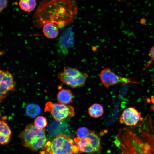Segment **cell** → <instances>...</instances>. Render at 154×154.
I'll use <instances>...</instances> for the list:
<instances>
[{
    "instance_id": "obj_1",
    "label": "cell",
    "mask_w": 154,
    "mask_h": 154,
    "mask_svg": "<svg viewBox=\"0 0 154 154\" xmlns=\"http://www.w3.org/2000/svg\"><path fill=\"white\" fill-rule=\"evenodd\" d=\"M115 142L123 154H154V129L151 116L131 128L121 129Z\"/></svg>"
},
{
    "instance_id": "obj_2",
    "label": "cell",
    "mask_w": 154,
    "mask_h": 154,
    "mask_svg": "<svg viewBox=\"0 0 154 154\" xmlns=\"http://www.w3.org/2000/svg\"><path fill=\"white\" fill-rule=\"evenodd\" d=\"M78 12V7L72 0H44L40 4L33 17L37 27L51 22L58 27H63L73 21Z\"/></svg>"
},
{
    "instance_id": "obj_3",
    "label": "cell",
    "mask_w": 154,
    "mask_h": 154,
    "mask_svg": "<svg viewBox=\"0 0 154 154\" xmlns=\"http://www.w3.org/2000/svg\"><path fill=\"white\" fill-rule=\"evenodd\" d=\"M19 137L23 146L33 151L43 148L47 142L45 129H38L32 124L26 126Z\"/></svg>"
},
{
    "instance_id": "obj_4",
    "label": "cell",
    "mask_w": 154,
    "mask_h": 154,
    "mask_svg": "<svg viewBox=\"0 0 154 154\" xmlns=\"http://www.w3.org/2000/svg\"><path fill=\"white\" fill-rule=\"evenodd\" d=\"M50 147V151L48 154H78L80 152L72 139L62 134L53 139Z\"/></svg>"
},
{
    "instance_id": "obj_5",
    "label": "cell",
    "mask_w": 154,
    "mask_h": 154,
    "mask_svg": "<svg viewBox=\"0 0 154 154\" xmlns=\"http://www.w3.org/2000/svg\"><path fill=\"white\" fill-rule=\"evenodd\" d=\"M86 73H83L77 69L65 66L63 71L59 72L57 77L63 83L72 88L82 86L88 77Z\"/></svg>"
},
{
    "instance_id": "obj_6",
    "label": "cell",
    "mask_w": 154,
    "mask_h": 154,
    "mask_svg": "<svg viewBox=\"0 0 154 154\" xmlns=\"http://www.w3.org/2000/svg\"><path fill=\"white\" fill-rule=\"evenodd\" d=\"M44 111L50 112L54 119L58 122L70 119L75 114L74 109L72 106L50 101L46 103Z\"/></svg>"
},
{
    "instance_id": "obj_7",
    "label": "cell",
    "mask_w": 154,
    "mask_h": 154,
    "mask_svg": "<svg viewBox=\"0 0 154 154\" xmlns=\"http://www.w3.org/2000/svg\"><path fill=\"white\" fill-rule=\"evenodd\" d=\"M100 139L96 133L94 131L90 132L87 137L80 139L77 137L74 141L80 152L92 153L99 151L100 148Z\"/></svg>"
},
{
    "instance_id": "obj_8",
    "label": "cell",
    "mask_w": 154,
    "mask_h": 154,
    "mask_svg": "<svg viewBox=\"0 0 154 154\" xmlns=\"http://www.w3.org/2000/svg\"><path fill=\"white\" fill-rule=\"evenodd\" d=\"M99 78L104 85L107 88L119 83L127 84L139 83V82L131 78L120 76L108 68H105L101 71Z\"/></svg>"
},
{
    "instance_id": "obj_9",
    "label": "cell",
    "mask_w": 154,
    "mask_h": 154,
    "mask_svg": "<svg viewBox=\"0 0 154 154\" xmlns=\"http://www.w3.org/2000/svg\"><path fill=\"white\" fill-rule=\"evenodd\" d=\"M143 119L140 113L135 108L130 107L125 109L123 112L119 120L121 124L128 126H135Z\"/></svg>"
},
{
    "instance_id": "obj_10",
    "label": "cell",
    "mask_w": 154,
    "mask_h": 154,
    "mask_svg": "<svg viewBox=\"0 0 154 154\" xmlns=\"http://www.w3.org/2000/svg\"><path fill=\"white\" fill-rule=\"evenodd\" d=\"M0 101L6 96L9 91L14 90L15 84L12 74L8 71H0Z\"/></svg>"
},
{
    "instance_id": "obj_11",
    "label": "cell",
    "mask_w": 154,
    "mask_h": 154,
    "mask_svg": "<svg viewBox=\"0 0 154 154\" xmlns=\"http://www.w3.org/2000/svg\"><path fill=\"white\" fill-rule=\"evenodd\" d=\"M72 31L71 29H67L63 32L60 37L59 44L62 48L66 49L70 47L73 44Z\"/></svg>"
},
{
    "instance_id": "obj_12",
    "label": "cell",
    "mask_w": 154,
    "mask_h": 154,
    "mask_svg": "<svg viewBox=\"0 0 154 154\" xmlns=\"http://www.w3.org/2000/svg\"><path fill=\"white\" fill-rule=\"evenodd\" d=\"M42 31L44 35L49 39H54L58 36V29L57 26L55 23L48 22L43 26Z\"/></svg>"
},
{
    "instance_id": "obj_13",
    "label": "cell",
    "mask_w": 154,
    "mask_h": 154,
    "mask_svg": "<svg viewBox=\"0 0 154 154\" xmlns=\"http://www.w3.org/2000/svg\"><path fill=\"white\" fill-rule=\"evenodd\" d=\"M73 98L71 92L66 89H62L58 93L57 99L58 102L60 103L67 104L70 103Z\"/></svg>"
},
{
    "instance_id": "obj_14",
    "label": "cell",
    "mask_w": 154,
    "mask_h": 154,
    "mask_svg": "<svg viewBox=\"0 0 154 154\" xmlns=\"http://www.w3.org/2000/svg\"><path fill=\"white\" fill-rule=\"evenodd\" d=\"M36 4V0H19V3L21 9L29 13L34 9Z\"/></svg>"
},
{
    "instance_id": "obj_15",
    "label": "cell",
    "mask_w": 154,
    "mask_h": 154,
    "mask_svg": "<svg viewBox=\"0 0 154 154\" xmlns=\"http://www.w3.org/2000/svg\"><path fill=\"white\" fill-rule=\"evenodd\" d=\"M88 113L90 116L94 118H98L102 115L104 110L102 106L100 104L95 103L89 107Z\"/></svg>"
},
{
    "instance_id": "obj_16",
    "label": "cell",
    "mask_w": 154,
    "mask_h": 154,
    "mask_svg": "<svg viewBox=\"0 0 154 154\" xmlns=\"http://www.w3.org/2000/svg\"><path fill=\"white\" fill-rule=\"evenodd\" d=\"M41 109L39 106L33 103L30 104L26 107V113L27 115L32 118L35 117L40 114Z\"/></svg>"
},
{
    "instance_id": "obj_17",
    "label": "cell",
    "mask_w": 154,
    "mask_h": 154,
    "mask_svg": "<svg viewBox=\"0 0 154 154\" xmlns=\"http://www.w3.org/2000/svg\"><path fill=\"white\" fill-rule=\"evenodd\" d=\"M6 116L1 118L0 122V134L10 137L11 133V130L6 121Z\"/></svg>"
},
{
    "instance_id": "obj_18",
    "label": "cell",
    "mask_w": 154,
    "mask_h": 154,
    "mask_svg": "<svg viewBox=\"0 0 154 154\" xmlns=\"http://www.w3.org/2000/svg\"><path fill=\"white\" fill-rule=\"evenodd\" d=\"M47 122L46 117L42 116L37 117L34 121L35 126L39 129H44L47 126Z\"/></svg>"
},
{
    "instance_id": "obj_19",
    "label": "cell",
    "mask_w": 154,
    "mask_h": 154,
    "mask_svg": "<svg viewBox=\"0 0 154 154\" xmlns=\"http://www.w3.org/2000/svg\"><path fill=\"white\" fill-rule=\"evenodd\" d=\"M90 132L88 129L85 127H81L78 129L76 134L77 137L80 139H83L87 137Z\"/></svg>"
},
{
    "instance_id": "obj_20",
    "label": "cell",
    "mask_w": 154,
    "mask_h": 154,
    "mask_svg": "<svg viewBox=\"0 0 154 154\" xmlns=\"http://www.w3.org/2000/svg\"><path fill=\"white\" fill-rule=\"evenodd\" d=\"M10 137L0 134V143L3 145L7 144L9 141Z\"/></svg>"
},
{
    "instance_id": "obj_21",
    "label": "cell",
    "mask_w": 154,
    "mask_h": 154,
    "mask_svg": "<svg viewBox=\"0 0 154 154\" xmlns=\"http://www.w3.org/2000/svg\"><path fill=\"white\" fill-rule=\"evenodd\" d=\"M8 0H0V12L1 13L7 7Z\"/></svg>"
},
{
    "instance_id": "obj_22",
    "label": "cell",
    "mask_w": 154,
    "mask_h": 154,
    "mask_svg": "<svg viewBox=\"0 0 154 154\" xmlns=\"http://www.w3.org/2000/svg\"><path fill=\"white\" fill-rule=\"evenodd\" d=\"M149 54L151 59L150 63H149V64L152 61L154 60V46L151 48L149 52Z\"/></svg>"
},
{
    "instance_id": "obj_23",
    "label": "cell",
    "mask_w": 154,
    "mask_h": 154,
    "mask_svg": "<svg viewBox=\"0 0 154 154\" xmlns=\"http://www.w3.org/2000/svg\"><path fill=\"white\" fill-rule=\"evenodd\" d=\"M151 101L153 104V105L151 106V109L154 111V95H153L151 98Z\"/></svg>"
},
{
    "instance_id": "obj_24",
    "label": "cell",
    "mask_w": 154,
    "mask_h": 154,
    "mask_svg": "<svg viewBox=\"0 0 154 154\" xmlns=\"http://www.w3.org/2000/svg\"><path fill=\"white\" fill-rule=\"evenodd\" d=\"M146 21V19L145 18H142L140 20V23L141 24H144Z\"/></svg>"
},
{
    "instance_id": "obj_25",
    "label": "cell",
    "mask_w": 154,
    "mask_h": 154,
    "mask_svg": "<svg viewBox=\"0 0 154 154\" xmlns=\"http://www.w3.org/2000/svg\"><path fill=\"white\" fill-rule=\"evenodd\" d=\"M151 81L153 85H154V71L153 72V75L152 77Z\"/></svg>"
},
{
    "instance_id": "obj_26",
    "label": "cell",
    "mask_w": 154,
    "mask_h": 154,
    "mask_svg": "<svg viewBox=\"0 0 154 154\" xmlns=\"http://www.w3.org/2000/svg\"><path fill=\"white\" fill-rule=\"evenodd\" d=\"M119 1H121V0H118Z\"/></svg>"
},
{
    "instance_id": "obj_27",
    "label": "cell",
    "mask_w": 154,
    "mask_h": 154,
    "mask_svg": "<svg viewBox=\"0 0 154 154\" xmlns=\"http://www.w3.org/2000/svg\"><path fill=\"white\" fill-rule=\"evenodd\" d=\"M119 154H120V153H119Z\"/></svg>"
}]
</instances>
